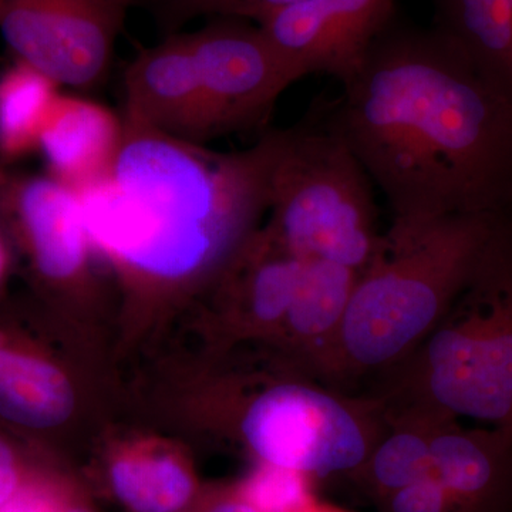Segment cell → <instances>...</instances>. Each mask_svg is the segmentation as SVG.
<instances>
[{
  "label": "cell",
  "mask_w": 512,
  "mask_h": 512,
  "mask_svg": "<svg viewBox=\"0 0 512 512\" xmlns=\"http://www.w3.org/2000/svg\"><path fill=\"white\" fill-rule=\"evenodd\" d=\"M333 103L393 220L512 211V100L446 32L394 18Z\"/></svg>",
  "instance_id": "cell-1"
},
{
  "label": "cell",
  "mask_w": 512,
  "mask_h": 512,
  "mask_svg": "<svg viewBox=\"0 0 512 512\" xmlns=\"http://www.w3.org/2000/svg\"><path fill=\"white\" fill-rule=\"evenodd\" d=\"M271 148L269 131L222 153L124 124L110 173L77 191L93 247L143 291L221 275L268 211Z\"/></svg>",
  "instance_id": "cell-2"
},
{
  "label": "cell",
  "mask_w": 512,
  "mask_h": 512,
  "mask_svg": "<svg viewBox=\"0 0 512 512\" xmlns=\"http://www.w3.org/2000/svg\"><path fill=\"white\" fill-rule=\"evenodd\" d=\"M511 218L393 220L357 279L329 379L386 372L419 348L476 282Z\"/></svg>",
  "instance_id": "cell-3"
},
{
  "label": "cell",
  "mask_w": 512,
  "mask_h": 512,
  "mask_svg": "<svg viewBox=\"0 0 512 512\" xmlns=\"http://www.w3.org/2000/svg\"><path fill=\"white\" fill-rule=\"evenodd\" d=\"M384 407L512 433V221L476 282L399 365Z\"/></svg>",
  "instance_id": "cell-4"
},
{
  "label": "cell",
  "mask_w": 512,
  "mask_h": 512,
  "mask_svg": "<svg viewBox=\"0 0 512 512\" xmlns=\"http://www.w3.org/2000/svg\"><path fill=\"white\" fill-rule=\"evenodd\" d=\"M269 136L266 228L301 261L335 262L362 274L383 241L375 184L339 127L333 104Z\"/></svg>",
  "instance_id": "cell-5"
},
{
  "label": "cell",
  "mask_w": 512,
  "mask_h": 512,
  "mask_svg": "<svg viewBox=\"0 0 512 512\" xmlns=\"http://www.w3.org/2000/svg\"><path fill=\"white\" fill-rule=\"evenodd\" d=\"M143 0H5L0 35L13 59L60 87L99 89L109 79L128 12Z\"/></svg>",
  "instance_id": "cell-6"
},
{
  "label": "cell",
  "mask_w": 512,
  "mask_h": 512,
  "mask_svg": "<svg viewBox=\"0 0 512 512\" xmlns=\"http://www.w3.org/2000/svg\"><path fill=\"white\" fill-rule=\"evenodd\" d=\"M185 37L218 137L264 126L279 97L302 79L262 29L247 20L211 18Z\"/></svg>",
  "instance_id": "cell-7"
},
{
  "label": "cell",
  "mask_w": 512,
  "mask_h": 512,
  "mask_svg": "<svg viewBox=\"0 0 512 512\" xmlns=\"http://www.w3.org/2000/svg\"><path fill=\"white\" fill-rule=\"evenodd\" d=\"M0 222L42 288L69 291L84 281L93 245L70 185L0 161Z\"/></svg>",
  "instance_id": "cell-8"
},
{
  "label": "cell",
  "mask_w": 512,
  "mask_h": 512,
  "mask_svg": "<svg viewBox=\"0 0 512 512\" xmlns=\"http://www.w3.org/2000/svg\"><path fill=\"white\" fill-rule=\"evenodd\" d=\"M396 16L397 0H303L258 26L302 79L322 73L345 86Z\"/></svg>",
  "instance_id": "cell-9"
},
{
  "label": "cell",
  "mask_w": 512,
  "mask_h": 512,
  "mask_svg": "<svg viewBox=\"0 0 512 512\" xmlns=\"http://www.w3.org/2000/svg\"><path fill=\"white\" fill-rule=\"evenodd\" d=\"M123 90L128 126L198 144L218 137L183 32L141 49L126 67Z\"/></svg>",
  "instance_id": "cell-10"
},
{
  "label": "cell",
  "mask_w": 512,
  "mask_h": 512,
  "mask_svg": "<svg viewBox=\"0 0 512 512\" xmlns=\"http://www.w3.org/2000/svg\"><path fill=\"white\" fill-rule=\"evenodd\" d=\"M431 476L457 512H512V433L439 419L431 434Z\"/></svg>",
  "instance_id": "cell-11"
},
{
  "label": "cell",
  "mask_w": 512,
  "mask_h": 512,
  "mask_svg": "<svg viewBox=\"0 0 512 512\" xmlns=\"http://www.w3.org/2000/svg\"><path fill=\"white\" fill-rule=\"evenodd\" d=\"M74 409L67 376L45 350L0 325V424L33 436L59 429Z\"/></svg>",
  "instance_id": "cell-12"
},
{
  "label": "cell",
  "mask_w": 512,
  "mask_h": 512,
  "mask_svg": "<svg viewBox=\"0 0 512 512\" xmlns=\"http://www.w3.org/2000/svg\"><path fill=\"white\" fill-rule=\"evenodd\" d=\"M123 137V119L106 106L60 93L37 153L45 160L47 174L79 191L110 173Z\"/></svg>",
  "instance_id": "cell-13"
},
{
  "label": "cell",
  "mask_w": 512,
  "mask_h": 512,
  "mask_svg": "<svg viewBox=\"0 0 512 512\" xmlns=\"http://www.w3.org/2000/svg\"><path fill=\"white\" fill-rule=\"evenodd\" d=\"M359 275L335 262L303 261L298 288L278 336L288 340L303 366L319 379L330 377L340 329Z\"/></svg>",
  "instance_id": "cell-14"
},
{
  "label": "cell",
  "mask_w": 512,
  "mask_h": 512,
  "mask_svg": "<svg viewBox=\"0 0 512 512\" xmlns=\"http://www.w3.org/2000/svg\"><path fill=\"white\" fill-rule=\"evenodd\" d=\"M384 414L383 436L365 463L348 476L350 483L373 504L430 476L431 434L436 421L444 419L409 407H384Z\"/></svg>",
  "instance_id": "cell-15"
},
{
  "label": "cell",
  "mask_w": 512,
  "mask_h": 512,
  "mask_svg": "<svg viewBox=\"0 0 512 512\" xmlns=\"http://www.w3.org/2000/svg\"><path fill=\"white\" fill-rule=\"evenodd\" d=\"M434 26L512 100V0H431Z\"/></svg>",
  "instance_id": "cell-16"
},
{
  "label": "cell",
  "mask_w": 512,
  "mask_h": 512,
  "mask_svg": "<svg viewBox=\"0 0 512 512\" xmlns=\"http://www.w3.org/2000/svg\"><path fill=\"white\" fill-rule=\"evenodd\" d=\"M114 493L134 512H177L190 501L194 480L181 458L158 444H138L114 458Z\"/></svg>",
  "instance_id": "cell-17"
},
{
  "label": "cell",
  "mask_w": 512,
  "mask_h": 512,
  "mask_svg": "<svg viewBox=\"0 0 512 512\" xmlns=\"http://www.w3.org/2000/svg\"><path fill=\"white\" fill-rule=\"evenodd\" d=\"M60 93L59 84L19 60L0 72V161L13 164L37 153Z\"/></svg>",
  "instance_id": "cell-18"
},
{
  "label": "cell",
  "mask_w": 512,
  "mask_h": 512,
  "mask_svg": "<svg viewBox=\"0 0 512 512\" xmlns=\"http://www.w3.org/2000/svg\"><path fill=\"white\" fill-rule=\"evenodd\" d=\"M311 480L299 471L261 463L238 491L259 512H295L313 501Z\"/></svg>",
  "instance_id": "cell-19"
},
{
  "label": "cell",
  "mask_w": 512,
  "mask_h": 512,
  "mask_svg": "<svg viewBox=\"0 0 512 512\" xmlns=\"http://www.w3.org/2000/svg\"><path fill=\"white\" fill-rule=\"evenodd\" d=\"M375 507L377 512H457L443 485L431 474L386 495Z\"/></svg>",
  "instance_id": "cell-20"
},
{
  "label": "cell",
  "mask_w": 512,
  "mask_h": 512,
  "mask_svg": "<svg viewBox=\"0 0 512 512\" xmlns=\"http://www.w3.org/2000/svg\"><path fill=\"white\" fill-rule=\"evenodd\" d=\"M211 0H143L165 36L181 32L191 20L201 18Z\"/></svg>",
  "instance_id": "cell-21"
},
{
  "label": "cell",
  "mask_w": 512,
  "mask_h": 512,
  "mask_svg": "<svg viewBox=\"0 0 512 512\" xmlns=\"http://www.w3.org/2000/svg\"><path fill=\"white\" fill-rule=\"evenodd\" d=\"M62 510L56 491L50 487L45 478L36 473L22 485L8 503L0 505V512H62Z\"/></svg>",
  "instance_id": "cell-22"
},
{
  "label": "cell",
  "mask_w": 512,
  "mask_h": 512,
  "mask_svg": "<svg viewBox=\"0 0 512 512\" xmlns=\"http://www.w3.org/2000/svg\"><path fill=\"white\" fill-rule=\"evenodd\" d=\"M33 474L15 441L0 429V505L8 503Z\"/></svg>",
  "instance_id": "cell-23"
},
{
  "label": "cell",
  "mask_w": 512,
  "mask_h": 512,
  "mask_svg": "<svg viewBox=\"0 0 512 512\" xmlns=\"http://www.w3.org/2000/svg\"><path fill=\"white\" fill-rule=\"evenodd\" d=\"M205 512H259L254 505L239 494L238 488L231 494L215 501Z\"/></svg>",
  "instance_id": "cell-24"
},
{
  "label": "cell",
  "mask_w": 512,
  "mask_h": 512,
  "mask_svg": "<svg viewBox=\"0 0 512 512\" xmlns=\"http://www.w3.org/2000/svg\"><path fill=\"white\" fill-rule=\"evenodd\" d=\"M12 248H10L9 239L6 237L5 229L0 222V292L5 288L8 282L10 272H12Z\"/></svg>",
  "instance_id": "cell-25"
},
{
  "label": "cell",
  "mask_w": 512,
  "mask_h": 512,
  "mask_svg": "<svg viewBox=\"0 0 512 512\" xmlns=\"http://www.w3.org/2000/svg\"><path fill=\"white\" fill-rule=\"evenodd\" d=\"M62 512H92L86 510V508L72 507V508H63Z\"/></svg>",
  "instance_id": "cell-26"
},
{
  "label": "cell",
  "mask_w": 512,
  "mask_h": 512,
  "mask_svg": "<svg viewBox=\"0 0 512 512\" xmlns=\"http://www.w3.org/2000/svg\"><path fill=\"white\" fill-rule=\"evenodd\" d=\"M3 5H5V0H0V13H2Z\"/></svg>",
  "instance_id": "cell-27"
}]
</instances>
